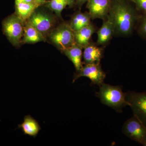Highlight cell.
<instances>
[{"instance_id":"cell-1","label":"cell","mask_w":146,"mask_h":146,"mask_svg":"<svg viewBox=\"0 0 146 146\" xmlns=\"http://www.w3.org/2000/svg\"><path fill=\"white\" fill-rule=\"evenodd\" d=\"M128 0H112L107 19L115 28V35L127 36L132 33L139 16Z\"/></svg>"},{"instance_id":"cell-2","label":"cell","mask_w":146,"mask_h":146,"mask_svg":"<svg viewBox=\"0 0 146 146\" xmlns=\"http://www.w3.org/2000/svg\"><path fill=\"white\" fill-rule=\"evenodd\" d=\"M100 90L96 93L103 104L112 108L118 112H121L123 108L128 106L125 99L126 93L123 92L120 86H112L103 83Z\"/></svg>"},{"instance_id":"cell-3","label":"cell","mask_w":146,"mask_h":146,"mask_svg":"<svg viewBox=\"0 0 146 146\" xmlns=\"http://www.w3.org/2000/svg\"><path fill=\"white\" fill-rule=\"evenodd\" d=\"M25 23L15 13L3 22V30L9 41L14 46H18L23 36Z\"/></svg>"},{"instance_id":"cell-4","label":"cell","mask_w":146,"mask_h":146,"mask_svg":"<svg viewBox=\"0 0 146 146\" xmlns=\"http://www.w3.org/2000/svg\"><path fill=\"white\" fill-rule=\"evenodd\" d=\"M49 36L52 43L62 52L75 43L74 32L70 24H60L53 29Z\"/></svg>"},{"instance_id":"cell-5","label":"cell","mask_w":146,"mask_h":146,"mask_svg":"<svg viewBox=\"0 0 146 146\" xmlns=\"http://www.w3.org/2000/svg\"><path fill=\"white\" fill-rule=\"evenodd\" d=\"M125 99L133 111V116L146 126V93L128 91Z\"/></svg>"},{"instance_id":"cell-6","label":"cell","mask_w":146,"mask_h":146,"mask_svg":"<svg viewBox=\"0 0 146 146\" xmlns=\"http://www.w3.org/2000/svg\"><path fill=\"white\" fill-rule=\"evenodd\" d=\"M123 133L133 140L144 145L146 143V126L138 118L133 116L123 125Z\"/></svg>"},{"instance_id":"cell-7","label":"cell","mask_w":146,"mask_h":146,"mask_svg":"<svg viewBox=\"0 0 146 146\" xmlns=\"http://www.w3.org/2000/svg\"><path fill=\"white\" fill-rule=\"evenodd\" d=\"M81 77L88 78L91 80V84L100 86L104 83L106 74L102 69L100 63L85 64L74 76L73 83Z\"/></svg>"},{"instance_id":"cell-8","label":"cell","mask_w":146,"mask_h":146,"mask_svg":"<svg viewBox=\"0 0 146 146\" xmlns=\"http://www.w3.org/2000/svg\"><path fill=\"white\" fill-rule=\"evenodd\" d=\"M28 21L45 37L49 35L55 23V20L51 15L42 11H35Z\"/></svg>"},{"instance_id":"cell-9","label":"cell","mask_w":146,"mask_h":146,"mask_svg":"<svg viewBox=\"0 0 146 146\" xmlns=\"http://www.w3.org/2000/svg\"><path fill=\"white\" fill-rule=\"evenodd\" d=\"M112 0H88L86 7L92 20L107 18L111 7Z\"/></svg>"},{"instance_id":"cell-10","label":"cell","mask_w":146,"mask_h":146,"mask_svg":"<svg viewBox=\"0 0 146 146\" xmlns=\"http://www.w3.org/2000/svg\"><path fill=\"white\" fill-rule=\"evenodd\" d=\"M83 57L84 64H98L103 56L102 49L89 43L83 48Z\"/></svg>"},{"instance_id":"cell-11","label":"cell","mask_w":146,"mask_h":146,"mask_svg":"<svg viewBox=\"0 0 146 146\" xmlns=\"http://www.w3.org/2000/svg\"><path fill=\"white\" fill-rule=\"evenodd\" d=\"M46 40L45 37L28 21L25 23L23 36L22 43L24 44H35L37 42H43Z\"/></svg>"},{"instance_id":"cell-12","label":"cell","mask_w":146,"mask_h":146,"mask_svg":"<svg viewBox=\"0 0 146 146\" xmlns=\"http://www.w3.org/2000/svg\"><path fill=\"white\" fill-rule=\"evenodd\" d=\"M83 48L78 44L74 43L71 46L65 49L62 51L72 61L76 68V72L79 71L82 68V59Z\"/></svg>"},{"instance_id":"cell-13","label":"cell","mask_w":146,"mask_h":146,"mask_svg":"<svg viewBox=\"0 0 146 146\" xmlns=\"http://www.w3.org/2000/svg\"><path fill=\"white\" fill-rule=\"evenodd\" d=\"M115 33V28L112 22L107 18L104 20L101 27L97 32V44H107Z\"/></svg>"},{"instance_id":"cell-14","label":"cell","mask_w":146,"mask_h":146,"mask_svg":"<svg viewBox=\"0 0 146 146\" xmlns=\"http://www.w3.org/2000/svg\"><path fill=\"white\" fill-rule=\"evenodd\" d=\"M96 29L92 23L78 31L74 32L75 42L84 48L90 43L92 35L96 32Z\"/></svg>"},{"instance_id":"cell-15","label":"cell","mask_w":146,"mask_h":146,"mask_svg":"<svg viewBox=\"0 0 146 146\" xmlns=\"http://www.w3.org/2000/svg\"><path fill=\"white\" fill-rule=\"evenodd\" d=\"M18 128L21 129L25 135L33 138L37 136L41 129L38 122L30 115L25 116L23 122L18 125Z\"/></svg>"},{"instance_id":"cell-16","label":"cell","mask_w":146,"mask_h":146,"mask_svg":"<svg viewBox=\"0 0 146 146\" xmlns=\"http://www.w3.org/2000/svg\"><path fill=\"white\" fill-rule=\"evenodd\" d=\"M35 4L15 2V14L25 23L39 6Z\"/></svg>"},{"instance_id":"cell-17","label":"cell","mask_w":146,"mask_h":146,"mask_svg":"<svg viewBox=\"0 0 146 146\" xmlns=\"http://www.w3.org/2000/svg\"><path fill=\"white\" fill-rule=\"evenodd\" d=\"M91 19L89 12H77L72 17L70 26L74 32L78 31L89 25Z\"/></svg>"},{"instance_id":"cell-18","label":"cell","mask_w":146,"mask_h":146,"mask_svg":"<svg viewBox=\"0 0 146 146\" xmlns=\"http://www.w3.org/2000/svg\"><path fill=\"white\" fill-rule=\"evenodd\" d=\"M67 6V3L63 0H51L47 4L48 8L53 11L59 17L61 16V12Z\"/></svg>"},{"instance_id":"cell-19","label":"cell","mask_w":146,"mask_h":146,"mask_svg":"<svg viewBox=\"0 0 146 146\" xmlns=\"http://www.w3.org/2000/svg\"><path fill=\"white\" fill-rule=\"evenodd\" d=\"M138 32L141 36L146 39V13L141 18Z\"/></svg>"},{"instance_id":"cell-20","label":"cell","mask_w":146,"mask_h":146,"mask_svg":"<svg viewBox=\"0 0 146 146\" xmlns=\"http://www.w3.org/2000/svg\"><path fill=\"white\" fill-rule=\"evenodd\" d=\"M134 3L138 10L146 13V0H130Z\"/></svg>"},{"instance_id":"cell-21","label":"cell","mask_w":146,"mask_h":146,"mask_svg":"<svg viewBox=\"0 0 146 146\" xmlns=\"http://www.w3.org/2000/svg\"><path fill=\"white\" fill-rule=\"evenodd\" d=\"M15 2L29 3L35 4L40 5L36 2L35 0H15Z\"/></svg>"},{"instance_id":"cell-22","label":"cell","mask_w":146,"mask_h":146,"mask_svg":"<svg viewBox=\"0 0 146 146\" xmlns=\"http://www.w3.org/2000/svg\"><path fill=\"white\" fill-rule=\"evenodd\" d=\"M67 3V5L69 6L70 7H72L75 4V0H63Z\"/></svg>"},{"instance_id":"cell-23","label":"cell","mask_w":146,"mask_h":146,"mask_svg":"<svg viewBox=\"0 0 146 146\" xmlns=\"http://www.w3.org/2000/svg\"><path fill=\"white\" fill-rule=\"evenodd\" d=\"M88 0H75V4L77 5L82 6L85 3L87 2Z\"/></svg>"},{"instance_id":"cell-24","label":"cell","mask_w":146,"mask_h":146,"mask_svg":"<svg viewBox=\"0 0 146 146\" xmlns=\"http://www.w3.org/2000/svg\"><path fill=\"white\" fill-rule=\"evenodd\" d=\"M35 1H36L37 3L39 4L40 5H41L42 4L45 3L46 0H35Z\"/></svg>"},{"instance_id":"cell-25","label":"cell","mask_w":146,"mask_h":146,"mask_svg":"<svg viewBox=\"0 0 146 146\" xmlns=\"http://www.w3.org/2000/svg\"><path fill=\"white\" fill-rule=\"evenodd\" d=\"M143 146H146V143L145 144H144V145Z\"/></svg>"}]
</instances>
